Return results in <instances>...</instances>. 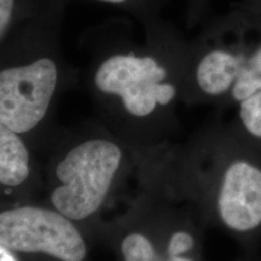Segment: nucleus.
<instances>
[{
  "instance_id": "nucleus-1",
  "label": "nucleus",
  "mask_w": 261,
  "mask_h": 261,
  "mask_svg": "<svg viewBox=\"0 0 261 261\" xmlns=\"http://www.w3.org/2000/svg\"><path fill=\"white\" fill-rule=\"evenodd\" d=\"M90 54L86 83L98 109L127 126L146 128L151 144L177 123L182 103L189 40L172 22L135 41L127 18H108L85 31Z\"/></svg>"
},
{
  "instance_id": "nucleus-11",
  "label": "nucleus",
  "mask_w": 261,
  "mask_h": 261,
  "mask_svg": "<svg viewBox=\"0 0 261 261\" xmlns=\"http://www.w3.org/2000/svg\"><path fill=\"white\" fill-rule=\"evenodd\" d=\"M211 0H185L187 3V25L194 28L202 24L208 17Z\"/></svg>"
},
{
  "instance_id": "nucleus-3",
  "label": "nucleus",
  "mask_w": 261,
  "mask_h": 261,
  "mask_svg": "<svg viewBox=\"0 0 261 261\" xmlns=\"http://www.w3.org/2000/svg\"><path fill=\"white\" fill-rule=\"evenodd\" d=\"M65 0H39L0 56V122L25 139L76 80L61 51Z\"/></svg>"
},
{
  "instance_id": "nucleus-6",
  "label": "nucleus",
  "mask_w": 261,
  "mask_h": 261,
  "mask_svg": "<svg viewBox=\"0 0 261 261\" xmlns=\"http://www.w3.org/2000/svg\"><path fill=\"white\" fill-rule=\"evenodd\" d=\"M80 227L48 204L0 200V244L17 255L84 261L87 246Z\"/></svg>"
},
{
  "instance_id": "nucleus-13",
  "label": "nucleus",
  "mask_w": 261,
  "mask_h": 261,
  "mask_svg": "<svg viewBox=\"0 0 261 261\" xmlns=\"http://www.w3.org/2000/svg\"><path fill=\"white\" fill-rule=\"evenodd\" d=\"M0 261H19L18 255L0 244Z\"/></svg>"
},
{
  "instance_id": "nucleus-10",
  "label": "nucleus",
  "mask_w": 261,
  "mask_h": 261,
  "mask_svg": "<svg viewBox=\"0 0 261 261\" xmlns=\"http://www.w3.org/2000/svg\"><path fill=\"white\" fill-rule=\"evenodd\" d=\"M234 108L236 116L232 122L261 151V91Z\"/></svg>"
},
{
  "instance_id": "nucleus-12",
  "label": "nucleus",
  "mask_w": 261,
  "mask_h": 261,
  "mask_svg": "<svg viewBox=\"0 0 261 261\" xmlns=\"http://www.w3.org/2000/svg\"><path fill=\"white\" fill-rule=\"evenodd\" d=\"M234 5L250 14L261 16V0H242V2L234 3Z\"/></svg>"
},
{
  "instance_id": "nucleus-2",
  "label": "nucleus",
  "mask_w": 261,
  "mask_h": 261,
  "mask_svg": "<svg viewBox=\"0 0 261 261\" xmlns=\"http://www.w3.org/2000/svg\"><path fill=\"white\" fill-rule=\"evenodd\" d=\"M155 178L194 205L207 227L248 249L260 242L261 151L232 120H218L181 148L163 146Z\"/></svg>"
},
{
  "instance_id": "nucleus-14",
  "label": "nucleus",
  "mask_w": 261,
  "mask_h": 261,
  "mask_svg": "<svg viewBox=\"0 0 261 261\" xmlns=\"http://www.w3.org/2000/svg\"><path fill=\"white\" fill-rule=\"evenodd\" d=\"M169 261H196L192 256H175Z\"/></svg>"
},
{
  "instance_id": "nucleus-5",
  "label": "nucleus",
  "mask_w": 261,
  "mask_h": 261,
  "mask_svg": "<svg viewBox=\"0 0 261 261\" xmlns=\"http://www.w3.org/2000/svg\"><path fill=\"white\" fill-rule=\"evenodd\" d=\"M126 163L125 146L113 137L77 140L52 165L48 205L83 226L103 211Z\"/></svg>"
},
{
  "instance_id": "nucleus-8",
  "label": "nucleus",
  "mask_w": 261,
  "mask_h": 261,
  "mask_svg": "<svg viewBox=\"0 0 261 261\" xmlns=\"http://www.w3.org/2000/svg\"><path fill=\"white\" fill-rule=\"evenodd\" d=\"M38 3L39 0H0V56L31 17Z\"/></svg>"
},
{
  "instance_id": "nucleus-7",
  "label": "nucleus",
  "mask_w": 261,
  "mask_h": 261,
  "mask_svg": "<svg viewBox=\"0 0 261 261\" xmlns=\"http://www.w3.org/2000/svg\"><path fill=\"white\" fill-rule=\"evenodd\" d=\"M34 177L27 139L0 122V200H23Z\"/></svg>"
},
{
  "instance_id": "nucleus-9",
  "label": "nucleus",
  "mask_w": 261,
  "mask_h": 261,
  "mask_svg": "<svg viewBox=\"0 0 261 261\" xmlns=\"http://www.w3.org/2000/svg\"><path fill=\"white\" fill-rule=\"evenodd\" d=\"M121 10L137 19L144 28V33H151L167 23L161 16L162 9L169 0H92Z\"/></svg>"
},
{
  "instance_id": "nucleus-4",
  "label": "nucleus",
  "mask_w": 261,
  "mask_h": 261,
  "mask_svg": "<svg viewBox=\"0 0 261 261\" xmlns=\"http://www.w3.org/2000/svg\"><path fill=\"white\" fill-rule=\"evenodd\" d=\"M261 91V16L232 4L188 45L182 103L234 108Z\"/></svg>"
}]
</instances>
